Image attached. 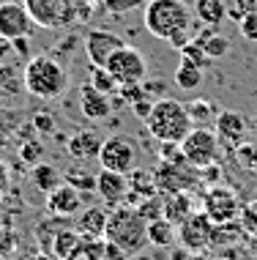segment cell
I'll return each instance as SVG.
<instances>
[{
	"mask_svg": "<svg viewBox=\"0 0 257 260\" xmlns=\"http://www.w3.org/2000/svg\"><path fill=\"white\" fill-rule=\"evenodd\" d=\"M194 17L205 27H219L227 17V6L222 0H197L194 3Z\"/></svg>",
	"mask_w": 257,
	"mask_h": 260,
	"instance_id": "cell-23",
	"label": "cell"
},
{
	"mask_svg": "<svg viewBox=\"0 0 257 260\" xmlns=\"http://www.w3.org/2000/svg\"><path fill=\"white\" fill-rule=\"evenodd\" d=\"M22 159L25 161H30V165H39V156L44 153V148H41V143H27V145H22Z\"/></svg>",
	"mask_w": 257,
	"mask_h": 260,
	"instance_id": "cell-38",
	"label": "cell"
},
{
	"mask_svg": "<svg viewBox=\"0 0 257 260\" xmlns=\"http://www.w3.org/2000/svg\"><path fill=\"white\" fill-rule=\"evenodd\" d=\"M156 192H159V189H156V178H154V173L140 170V167L129 173V198H126L129 206H137L140 200L151 198V194H156Z\"/></svg>",
	"mask_w": 257,
	"mask_h": 260,
	"instance_id": "cell-21",
	"label": "cell"
},
{
	"mask_svg": "<svg viewBox=\"0 0 257 260\" xmlns=\"http://www.w3.org/2000/svg\"><path fill=\"white\" fill-rule=\"evenodd\" d=\"M113 96L101 93V90H96L90 82H85L80 90V110L82 115L88 118V121H104V118H109V112H113Z\"/></svg>",
	"mask_w": 257,
	"mask_h": 260,
	"instance_id": "cell-18",
	"label": "cell"
},
{
	"mask_svg": "<svg viewBox=\"0 0 257 260\" xmlns=\"http://www.w3.org/2000/svg\"><path fill=\"white\" fill-rule=\"evenodd\" d=\"M148 244L151 247H162V249L175 247L178 244V228L172 222H167L164 216L162 219L148 222Z\"/></svg>",
	"mask_w": 257,
	"mask_h": 260,
	"instance_id": "cell-22",
	"label": "cell"
},
{
	"mask_svg": "<svg viewBox=\"0 0 257 260\" xmlns=\"http://www.w3.org/2000/svg\"><path fill=\"white\" fill-rule=\"evenodd\" d=\"M186 165H192L194 170H205V167H216L222 156V143L216 137V132L208 126H194L186 135V140L180 143Z\"/></svg>",
	"mask_w": 257,
	"mask_h": 260,
	"instance_id": "cell-6",
	"label": "cell"
},
{
	"mask_svg": "<svg viewBox=\"0 0 257 260\" xmlns=\"http://www.w3.org/2000/svg\"><path fill=\"white\" fill-rule=\"evenodd\" d=\"M241 208L244 206H241L238 194H235L230 186H213V189H208V192L203 194V208L200 211H203L216 228H222V224L238 222Z\"/></svg>",
	"mask_w": 257,
	"mask_h": 260,
	"instance_id": "cell-9",
	"label": "cell"
},
{
	"mask_svg": "<svg viewBox=\"0 0 257 260\" xmlns=\"http://www.w3.org/2000/svg\"><path fill=\"white\" fill-rule=\"evenodd\" d=\"M101 143H104V137L96 129H80L66 140V151L71 159H80V161L82 159H99Z\"/></svg>",
	"mask_w": 257,
	"mask_h": 260,
	"instance_id": "cell-17",
	"label": "cell"
},
{
	"mask_svg": "<svg viewBox=\"0 0 257 260\" xmlns=\"http://www.w3.org/2000/svg\"><path fill=\"white\" fill-rule=\"evenodd\" d=\"M145 129L159 143H183L186 135L194 129V123H192V115L183 102L156 99L151 115L145 118Z\"/></svg>",
	"mask_w": 257,
	"mask_h": 260,
	"instance_id": "cell-4",
	"label": "cell"
},
{
	"mask_svg": "<svg viewBox=\"0 0 257 260\" xmlns=\"http://www.w3.org/2000/svg\"><path fill=\"white\" fill-rule=\"evenodd\" d=\"M151 110H154V96H145V99H140L137 104H131V112H134L137 118H148L151 115Z\"/></svg>",
	"mask_w": 257,
	"mask_h": 260,
	"instance_id": "cell-40",
	"label": "cell"
},
{
	"mask_svg": "<svg viewBox=\"0 0 257 260\" xmlns=\"http://www.w3.org/2000/svg\"><path fill=\"white\" fill-rule=\"evenodd\" d=\"M6 186H9V173H6V167L0 165V192H3Z\"/></svg>",
	"mask_w": 257,
	"mask_h": 260,
	"instance_id": "cell-44",
	"label": "cell"
},
{
	"mask_svg": "<svg viewBox=\"0 0 257 260\" xmlns=\"http://www.w3.org/2000/svg\"><path fill=\"white\" fill-rule=\"evenodd\" d=\"M104 238L115 244L118 249H123L129 257H134L148 247V222L137 214L134 206L123 203V206H115L109 211Z\"/></svg>",
	"mask_w": 257,
	"mask_h": 260,
	"instance_id": "cell-2",
	"label": "cell"
},
{
	"mask_svg": "<svg viewBox=\"0 0 257 260\" xmlns=\"http://www.w3.org/2000/svg\"><path fill=\"white\" fill-rule=\"evenodd\" d=\"M33 186L41 189L44 194H50L55 186H60L63 184V175H60L58 167H52V165H44V161H39L36 167H33Z\"/></svg>",
	"mask_w": 257,
	"mask_h": 260,
	"instance_id": "cell-25",
	"label": "cell"
},
{
	"mask_svg": "<svg viewBox=\"0 0 257 260\" xmlns=\"http://www.w3.org/2000/svg\"><path fill=\"white\" fill-rule=\"evenodd\" d=\"M180 58H183V60H192L194 66H200V69H208V66H211V58H208V52L203 50L200 39H192L189 44L180 47Z\"/></svg>",
	"mask_w": 257,
	"mask_h": 260,
	"instance_id": "cell-31",
	"label": "cell"
},
{
	"mask_svg": "<svg viewBox=\"0 0 257 260\" xmlns=\"http://www.w3.org/2000/svg\"><path fill=\"white\" fill-rule=\"evenodd\" d=\"M80 241H82V236H80V230L74 228V224H68V228H63L58 236L52 238V244H50V252L58 260H66L71 252H77L80 247Z\"/></svg>",
	"mask_w": 257,
	"mask_h": 260,
	"instance_id": "cell-24",
	"label": "cell"
},
{
	"mask_svg": "<svg viewBox=\"0 0 257 260\" xmlns=\"http://www.w3.org/2000/svg\"><path fill=\"white\" fill-rule=\"evenodd\" d=\"M33 126H36L39 135H50V132L55 129V121H52V115H47V112H39V115L33 118Z\"/></svg>",
	"mask_w": 257,
	"mask_h": 260,
	"instance_id": "cell-39",
	"label": "cell"
},
{
	"mask_svg": "<svg viewBox=\"0 0 257 260\" xmlns=\"http://www.w3.org/2000/svg\"><path fill=\"white\" fill-rule=\"evenodd\" d=\"M194 200L189 192H178V194H164V219L172 222L178 228L180 222H186L194 214Z\"/></svg>",
	"mask_w": 257,
	"mask_h": 260,
	"instance_id": "cell-20",
	"label": "cell"
},
{
	"mask_svg": "<svg viewBox=\"0 0 257 260\" xmlns=\"http://www.w3.org/2000/svg\"><path fill=\"white\" fill-rule=\"evenodd\" d=\"M200 44H203V50L208 52L211 60H216V58H222V55L230 52V41H227L225 36H219L216 27H205V33L200 36Z\"/></svg>",
	"mask_w": 257,
	"mask_h": 260,
	"instance_id": "cell-27",
	"label": "cell"
},
{
	"mask_svg": "<svg viewBox=\"0 0 257 260\" xmlns=\"http://www.w3.org/2000/svg\"><path fill=\"white\" fill-rule=\"evenodd\" d=\"M96 194H99L109 208L123 206L129 198V175L113 173V170L96 173Z\"/></svg>",
	"mask_w": 257,
	"mask_h": 260,
	"instance_id": "cell-15",
	"label": "cell"
},
{
	"mask_svg": "<svg viewBox=\"0 0 257 260\" xmlns=\"http://www.w3.org/2000/svg\"><path fill=\"white\" fill-rule=\"evenodd\" d=\"M156 189L162 194H178V192H192L197 186V175L192 165H170V161H159L154 170Z\"/></svg>",
	"mask_w": 257,
	"mask_h": 260,
	"instance_id": "cell-12",
	"label": "cell"
},
{
	"mask_svg": "<svg viewBox=\"0 0 257 260\" xmlns=\"http://www.w3.org/2000/svg\"><path fill=\"white\" fill-rule=\"evenodd\" d=\"M213 132H216L219 143L227 148H238L241 140L246 135V118L235 110H222L213 121Z\"/></svg>",
	"mask_w": 257,
	"mask_h": 260,
	"instance_id": "cell-16",
	"label": "cell"
},
{
	"mask_svg": "<svg viewBox=\"0 0 257 260\" xmlns=\"http://www.w3.org/2000/svg\"><path fill=\"white\" fill-rule=\"evenodd\" d=\"M39 30L36 19L25 9V3L17 0H6L0 3V39L17 41V39H30Z\"/></svg>",
	"mask_w": 257,
	"mask_h": 260,
	"instance_id": "cell-10",
	"label": "cell"
},
{
	"mask_svg": "<svg viewBox=\"0 0 257 260\" xmlns=\"http://www.w3.org/2000/svg\"><path fill=\"white\" fill-rule=\"evenodd\" d=\"M25 90L36 99H60L68 90V69L52 55H39L27 60L22 72Z\"/></svg>",
	"mask_w": 257,
	"mask_h": 260,
	"instance_id": "cell-3",
	"label": "cell"
},
{
	"mask_svg": "<svg viewBox=\"0 0 257 260\" xmlns=\"http://www.w3.org/2000/svg\"><path fill=\"white\" fill-rule=\"evenodd\" d=\"M238 224H241V230H244V236H249L252 241H257V200L246 203V206L241 208Z\"/></svg>",
	"mask_w": 257,
	"mask_h": 260,
	"instance_id": "cell-32",
	"label": "cell"
},
{
	"mask_svg": "<svg viewBox=\"0 0 257 260\" xmlns=\"http://www.w3.org/2000/svg\"><path fill=\"white\" fill-rule=\"evenodd\" d=\"M107 69L109 74H113V80L118 85H134V82H142L145 74H148V63H145L142 52L134 50V47H123V50H118L113 58L107 60Z\"/></svg>",
	"mask_w": 257,
	"mask_h": 260,
	"instance_id": "cell-11",
	"label": "cell"
},
{
	"mask_svg": "<svg viewBox=\"0 0 257 260\" xmlns=\"http://www.w3.org/2000/svg\"><path fill=\"white\" fill-rule=\"evenodd\" d=\"M142 25L154 39L170 41L178 50L194 39L192 9L183 0H148Z\"/></svg>",
	"mask_w": 257,
	"mask_h": 260,
	"instance_id": "cell-1",
	"label": "cell"
},
{
	"mask_svg": "<svg viewBox=\"0 0 257 260\" xmlns=\"http://www.w3.org/2000/svg\"><path fill=\"white\" fill-rule=\"evenodd\" d=\"M82 198L85 194L80 192V189H74L71 184H60V186H55L50 194H47V200H44V208H47V214L50 216H63V219H71L74 214H80L82 211Z\"/></svg>",
	"mask_w": 257,
	"mask_h": 260,
	"instance_id": "cell-14",
	"label": "cell"
},
{
	"mask_svg": "<svg viewBox=\"0 0 257 260\" xmlns=\"http://www.w3.org/2000/svg\"><path fill=\"white\" fill-rule=\"evenodd\" d=\"M257 11V0H233V9L227 11V17H233L235 22L246 17V14H254Z\"/></svg>",
	"mask_w": 257,
	"mask_h": 260,
	"instance_id": "cell-35",
	"label": "cell"
},
{
	"mask_svg": "<svg viewBox=\"0 0 257 260\" xmlns=\"http://www.w3.org/2000/svg\"><path fill=\"white\" fill-rule=\"evenodd\" d=\"M90 85H93L96 90H101V93H107V96H115L118 90H121V85L113 80V74H109L104 66L90 69Z\"/></svg>",
	"mask_w": 257,
	"mask_h": 260,
	"instance_id": "cell-30",
	"label": "cell"
},
{
	"mask_svg": "<svg viewBox=\"0 0 257 260\" xmlns=\"http://www.w3.org/2000/svg\"><path fill=\"white\" fill-rule=\"evenodd\" d=\"M25 260H58V257H55L50 249H47V252H44V249H39V252H33V255H27Z\"/></svg>",
	"mask_w": 257,
	"mask_h": 260,
	"instance_id": "cell-41",
	"label": "cell"
},
{
	"mask_svg": "<svg viewBox=\"0 0 257 260\" xmlns=\"http://www.w3.org/2000/svg\"><path fill=\"white\" fill-rule=\"evenodd\" d=\"M189 257L192 255L186 249H180V247H178V252H172V255H170V260H189Z\"/></svg>",
	"mask_w": 257,
	"mask_h": 260,
	"instance_id": "cell-43",
	"label": "cell"
},
{
	"mask_svg": "<svg viewBox=\"0 0 257 260\" xmlns=\"http://www.w3.org/2000/svg\"><path fill=\"white\" fill-rule=\"evenodd\" d=\"M101 3L109 14H126V11H134L137 6L148 3V0H101Z\"/></svg>",
	"mask_w": 257,
	"mask_h": 260,
	"instance_id": "cell-34",
	"label": "cell"
},
{
	"mask_svg": "<svg viewBox=\"0 0 257 260\" xmlns=\"http://www.w3.org/2000/svg\"><path fill=\"white\" fill-rule=\"evenodd\" d=\"M137 214L142 216L145 222H154V219H162L164 216V194L162 192H156V194H151V198H145L137 203Z\"/></svg>",
	"mask_w": 257,
	"mask_h": 260,
	"instance_id": "cell-29",
	"label": "cell"
},
{
	"mask_svg": "<svg viewBox=\"0 0 257 260\" xmlns=\"http://www.w3.org/2000/svg\"><path fill=\"white\" fill-rule=\"evenodd\" d=\"M137 156H140V148H137V143L129 135H109L101 143L99 165L101 170L129 175L131 170H137Z\"/></svg>",
	"mask_w": 257,
	"mask_h": 260,
	"instance_id": "cell-7",
	"label": "cell"
},
{
	"mask_svg": "<svg viewBox=\"0 0 257 260\" xmlns=\"http://www.w3.org/2000/svg\"><path fill=\"white\" fill-rule=\"evenodd\" d=\"M186 110H189V115H192V123L194 126H208V121H216V115H219V107L216 104H211V102H205V99H194L186 104Z\"/></svg>",
	"mask_w": 257,
	"mask_h": 260,
	"instance_id": "cell-28",
	"label": "cell"
},
{
	"mask_svg": "<svg viewBox=\"0 0 257 260\" xmlns=\"http://www.w3.org/2000/svg\"><path fill=\"white\" fill-rule=\"evenodd\" d=\"M63 178H66V184H71L80 192H90V189L96 192V175H90L88 170H68Z\"/></svg>",
	"mask_w": 257,
	"mask_h": 260,
	"instance_id": "cell-33",
	"label": "cell"
},
{
	"mask_svg": "<svg viewBox=\"0 0 257 260\" xmlns=\"http://www.w3.org/2000/svg\"><path fill=\"white\" fill-rule=\"evenodd\" d=\"M175 85L180 90H197L200 85H203V69L194 66L192 60L180 58V66L175 69Z\"/></svg>",
	"mask_w": 257,
	"mask_h": 260,
	"instance_id": "cell-26",
	"label": "cell"
},
{
	"mask_svg": "<svg viewBox=\"0 0 257 260\" xmlns=\"http://www.w3.org/2000/svg\"><path fill=\"white\" fill-rule=\"evenodd\" d=\"M216 224H213L203 211H194L186 222L178 224V247L186 249L189 255H203L213 247Z\"/></svg>",
	"mask_w": 257,
	"mask_h": 260,
	"instance_id": "cell-8",
	"label": "cell"
},
{
	"mask_svg": "<svg viewBox=\"0 0 257 260\" xmlns=\"http://www.w3.org/2000/svg\"><path fill=\"white\" fill-rule=\"evenodd\" d=\"M162 161H170V165H186L183 151H180V143H162Z\"/></svg>",
	"mask_w": 257,
	"mask_h": 260,
	"instance_id": "cell-36",
	"label": "cell"
},
{
	"mask_svg": "<svg viewBox=\"0 0 257 260\" xmlns=\"http://www.w3.org/2000/svg\"><path fill=\"white\" fill-rule=\"evenodd\" d=\"M80 244H82V241H80ZM66 260H90V255H88V252L82 249V247H77V252H71V255H68Z\"/></svg>",
	"mask_w": 257,
	"mask_h": 260,
	"instance_id": "cell-42",
	"label": "cell"
},
{
	"mask_svg": "<svg viewBox=\"0 0 257 260\" xmlns=\"http://www.w3.org/2000/svg\"><path fill=\"white\" fill-rule=\"evenodd\" d=\"M107 216L109 211H104L99 206H88L80 211V219L74 228L80 230L82 238H104V230H107Z\"/></svg>",
	"mask_w": 257,
	"mask_h": 260,
	"instance_id": "cell-19",
	"label": "cell"
},
{
	"mask_svg": "<svg viewBox=\"0 0 257 260\" xmlns=\"http://www.w3.org/2000/svg\"><path fill=\"white\" fill-rule=\"evenodd\" d=\"M82 44H85V55H88L90 66H107V60L113 58L118 50H123L126 41L121 36H115V33H109V30H88V36Z\"/></svg>",
	"mask_w": 257,
	"mask_h": 260,
	"instance_id": "cell-13",
	"label": "cell"
},
{
	"mask_svg": "<svg viewBox=\"0 0 257 260\" xmlns=\"http://www.w3.org/2000/svg\"><path fill=\"white\" fill-rule=\"evenodd\" d=\"M238 30H241V36H244L246 41H257V11L254 14H246V17L241 19Z\"/></svg>",
	"mask_w": 257,
	"mask_h": 260,
	"instance_id": "cell-37",
	"label": "cell"
},
{
	"mask_svg": "<svg viewBox=\"0 0 257 260\" xmlns=\"http://www.w3.org/2000/svg\"><path fill=\"white\" fill-rule=\"evenodd\" d=\"M39 27L47 30H63L77 22H85L93 14L90 0H22Z\"/></svg>",
	"mask_w": 257,
	"mask_h": 260,
	"instance_id": "cell-5",
	"label": "cell"
}]
</instances>
